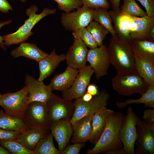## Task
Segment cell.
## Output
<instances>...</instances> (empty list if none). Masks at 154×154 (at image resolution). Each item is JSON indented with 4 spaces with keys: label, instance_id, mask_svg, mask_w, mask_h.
<instances>
[{
    "label": "cell",
    "instance_id": "cell-26",
    "mask_svg": "<svg viewBox=\"0 0 154 154\" xmlns=\"http://www.w3.org/2000/svg\"><path fill=\"white\" fill-rule=\"evenodd\" d=\"M0 128L21 133L28 127L23 119L12 116L0 109Z\"/></svg>",
    "mask_w": 154,
    "mask_h": 154
},
{
    "label": "cell",
    "instance_id": "cell-20",
    "mask_svg": "<svg viewBox=\"0 0 154 154\" xmlns=\"http://www.w3.org/2000/svg\"><path fill=\"white\" fill-rule=\"evenodd\" d=\"M79 71V69L68 66L62 73L55 75L48 85L52 91L58 90L64 91L72 85Z\"/></svg>",
    "mask_w": 154,
    "mask_h": 154
},
{
    "label": "cell",
    "instance_id": "cell-6",
    "mask_svg": "<svg viewBox=\"0 0 154 154\" xmlns=\"http://www.w3.org/2000/svg\"><path fill=\"white\" fill-rule=\"evenodd\" d=\"M139 119L132 107H129L119 135L125 154H135L134 145L138 136L136 126Z\"/></svg>",
    "mask_w": 154,
    "mask_h": 154
},
{
    "label": "cell",
    "instance_id": "cell-11",
    "mask_svg": "<svg viewBox=\"0 0 154 154\" xmlns=\"http://www.w3.org/2000/svg\"><path fill=\"white\" fill-rule=\"evenodd\" d=\"M79 70V72L72 86L62 92V98L72 101L80 98L86 93L94 72L90 65H86Z\"/></svg>",
    "mask_w": 154,
    "mask_h": 154
},
{
    "label": "cell",
    "instance_id": "cell-42",
    "mask_svg": "<svg viewBox=\"0 0 154 154\" xmlns=\"http://www.w3.org/2000/svg\"><path fill=\"white\" fill-rule=\"evenodd\" d=\"M86 92L91 94L93 96L97 95L99 93L98 86L93 83L90 84L88 86Z\"/></svg>",
    "mask_w": 154,
    "mask_h": 154
},
{
    "label": "cell",
    "instance_id": "cell-30",
    "mask_svg": "<svg viewBox=\"0 0 154 154\" xmlns=\"http://www.w3.org/2000/svg\"><path fill=\"white\" fill-rule=\"evenodd\" d=\"M33 154H60V152L54 145L53 136L50 133L39 141L33 151Z\"/></svg>",
    "mask_w": 154,
    "mask_h": 154
},
{
    "label": "cell",
    "instance_id": "cell-21",
    "mask_svg": "<svg viewBox=\"0 0 154 154\" xmlns=\"http://www.w3.org/2000/svg\"><path fill=\"white\" fill-rule=\"evenodd\" d=\"M94 114L80 119L72 126L73 132L71 142L84 143L89 141L92 131V119Z\"/></svg>",
    "mask_w": 154,
    "mask_h": 154
},
{
    "label": "cell",
    "instance_id": "cell-28",
    "mask_svg": "<svg viewBox=\"0 0 154 154\" xmlns=\"http://www.w3.org/2000/svg\"><path fill=\"white\" fill-rule=\"evenodd\" d=\"M108 9L100 7L94 9L93 21H95L107 29L112 37L117 38L112 24L111 18Z\"/></svg>",
    "mask_w": 154,
    "mask_h": 154
},
{
    "label": "cell",
    "instance_id": "cell-38",
    "mask_svg": "<svg viewBox=\"0 0 154 154\" xmlns=\"http://www.w3.org/2000/svg\"><path fill=\"white\" fill-rule=\"evenodd\" d=\"M21 133L0 128V141L16 139Z\"/></svg>",
    "mask_w": 154,
    "mask_h": 154
},
{
    "label": "cell",
    "instance_id": "cell-18",
    "mask_svg": "<svg viewBox=\"0 0 154 154\" xmlns=\"http://www.w3.org/2000/svg\"><path fill=\"white\" fill-rule=\"evenodd\" d=\"M114 112L104 106L95 112L92 119V131L89 142L95 144L104 130L107 123Z\"/></svg>",
    "mask_w": 154,
    "mask_h": 154
},
{
    "label": "cell",
    "instance_id": "cell-29",
    "mask_svg": "<svg viewBox=\"0 0 154 154\" xmlns=\"http://www.w3.org/2000/svg\"><path fill=\"white\" fill-rule=\"evenodd\" d=\"M141 97L137 99H129L123 102H116L119 108H123L131 104H143L146 107L154 108V85H151L148 89L142 93Z\"/></svg>",
    "mask_w": 154,
    "mask_h": 154
},
{
    "label": "cell",
    "instance_id": "cell-24",
    "mask_svg": "<svg viewBox=\"0 0 154 154\" xmlns=\"http://www.w3.org/2000/svg\"><path fill=\"white\" fill-rule=\"evenodd\" d=\"M129 42L135 56L154 64V42L133 39Z\"/></svg>",
    "mask_w": 154,
    "mask_h": 154
},
{
    "label": "cell",
    "instance_id": "cell-13",
    "mask_svg": "<svg viewBox=\"0 0 154 154\" xmlns=\"http://www.w3.org/2000/svg\"><path fill=\"white\" fill-rule=\"evenodd\" d=\"M138 137L136 141L137 154L154 153V129L139 119L136 126Z\"/></svg>",
    "mask_w": 154,
    "mask_h": 154
},
{
    "label": "cell",
    "instance_id": "cell-1",
    "mask_svg": "<svg viewBox=\"0 0 154 154\" xmlns=\"http://www.w3.org/2000/svg\"><path fill=\"white\" fill-rule=\"evenodd\" d=\"M125 117L122 113L114 112L94 146L91 149H88L86 153L98 154L110 149L121 148L122 144L119 135Z\"/></svg>",
    "mask_w": 154,
    "mask_h": 154
},
{
    "label": "cell",
    "instance_id": "cell-17",
    "mask_svg": "<svg viewBox=\"0 0 154 154\" xmlns=\"http://www.w3.org/2000/svg\"><path fill=\"white\" fill-rule=\"evenodd\" d=\"M130 16L132 21V30L129 35L131 40H147L149 32L154 26V16Z\"/></svg>",
    "mask_w": 154,
    "mask_h": 154
},
{
    "label": "cell",
    "instance_id": "cell-27",
    "mask_svg": "<svg viewBox=\"0 0 154 154\" xmlns=\"http://www.w3.org/2000/svg\"><path fill=\"white\" fill-rule=\"evenodd\" d=\"M137 72L150 86L154 85V64L135 56Z\"/></svg>",
    "mask_w": 154,
    "mask_h": 154
},
{
    "label": "cell",
    "instance_id": "cell-5",
    "mask_svg": "<svg viewBox=\"0 0 154 154\" xmlns=\"http://www.w3.org/2000/svg\"><path fill=\"white\" fill-rule=\"evenodd\" d=\"M27 88L25 86L16 92H8L1 94L0 106L6 113L23 119L29 104Z\"/></svg>",
    "mask_w": 154,
    "mask_h": 154
},
{
    "label": "cell",
    "instance_id": "cell-9",
    "mask_svg": "<svg viewBox=\"0 0 154 154\" xmlns=\"http://www.w3.org/2000/svg\"><path fill=\"white\" fill-rule=\"evenodd\" d=\"M94 9L84 6L72 12H63L60 17V22L64 29L73 32L86 28L93 21Z\"/></svg>",
    "mask_w": 154,
    "mask_h": 154
},
{
    "label": "cell",
    "instance_id": "cell-46",
    "mask_svg": "<svg viewBox=\"0 0 154 154\" xmlns=\"http://www.w3.org/2000/svg\"><path fill=\"white\" fill-rule=\"evenodd\" d=\"M93 96L91 94L86 92L80 98L81 100L84 102H88L90 100L93 98Z\"/></svg>",
    "mask_w": 154,
    "mask_h": 154
},
{
    "label": "cell",
    "instance_id": "cell-50",
    "mask_svg": "<svg viewBox=\"0 0 154 154\" xmlns=\"http://www.w3.org/2000/svg\"><path fill=\"white\" fill-rule=\"evenodd\" d=\"M1 94H0V97H1Z\"/></svg>",
    "mask_w": 154,
    "mask_h": 154
},
{
    "label": "cell",
    "instance_id": "cell-32",
    "mask_svg": "<svg viewBox=\"0 0 154 154\" xmlns=\"http://www.w3.org/2000/svg\"><path fill=\"white\" fill-rule=\"evenodd\" d=\"M121 11L122 14L130 16L142 17L147 15L146 13L137 4L135 0H123Z\"/></svg>",
    "mask_w": 154,
    "mask_h": 154
},
{
    "label": "cell",
    "instance_id": "cell-33",
    "mask_svg": "<svg viewBox=\"0 0 154 154\" xmlns=\"http://www.w3.org/2000/svg\"><path fill=\"white\" fill-rule=\"evenodd\" d=\"M0 145L13 154H33L16 139L0 141Z\"/></svg>",
    "mask_w": 154,
    "mask_h": 154
},
{
    "label": "cell",
    "instance_id": "cell-39",
    "mask_svg": "<svg viewBox=\"0 0 154 154\" xmlns=\"http://www.w3.org/2000/svg\"><path fill=\"white\" fill-rule=\"evenodd\" d=\"M136 0L139 1L144 7L148 16L150 17L154 16V0Z\"/></svg>",
    "mask_w": 154,
    "mask_h": 154
},
{
    "label": "cell",
    "instance_id": "cell-45",
    "mask_svg": "<svg viewBox=\"0 0 154 154\" xmlns=\"http://www.w3.org/2000/svg\"><path fill=\"white\" fill-rule=\"evenodd\" d=\"M104 153L106 154H125L123 148H121L110 149Z\"/></svg>",
    "mask_w": 154,
    "mask_h": 154
},
{
    "label": "cell",
    "instance_id": "cell-35",
    "mask_svg": "<svg viewBox=\"0 0 154 154\" xmlns=\"http://www.w3.org/2000/svg\"><path fill=\"white\" fill-rule=\"evenodd\" d=\"M57 3L58 9L64 12L69 13L81 7V0H54Z\"/></svg>",
    "mask_w": 154,
    "mask_h": 154
},
{
    "label": "cell",
    "instance_id": "cell-3",
    "mask_svg": "<svg viewBox=\"0 0 154 154\" xmlns=\"http://www.w3.org/2000/svg\"><path fill=\"white\" fill-rule=\"evenodd\" d=\"M38 10L36 5L31 6L26 11V15L29 17L23 24L15 32L2 36L5 46L20 44L27 40L33 34L32 29L37 23L46 16L55 13L57 11L56 9L46 8L43 9L41 13L37 14Z\"/></svg>",
    "mask_w": 154,
    "mask_h": 154
},
{
    "label": "cell",
    "instance_id": "cell-25",
    "mask_svg": "<svg viewBox=\"0 0 154 154\" xmlns=\"http://www.w3.org/2000/svg\"><path fill=\"white\" fill-rule=\"evenodd\" d=\"M109 12L112 21L114 24L113 27L117 38L122 41L129 42L131 40L129 32L123 15L121 10L119 12H115L111 10Z\"/></svg>",
    "mask_w": 154,
    "mask_h": 154
},
{
    "label": "cell",
    "instance_id": "cell-12",
    "mask_svg": "<svg viewBox=\"0 0 154 154\" xmlns=\"http://www.w3.org/2000/svg\"><path fill=\"white\" fill-rule=\"evenodd\" d=\"M87 61L94 71L96 80L107 75L110 63L106 44L88 50Z\"/></svg>",
    "mask_w": 154,
    "mask_h": 154
},
{
    "label": "cell",
    "instance_id": "cell-8",
    "mask_svg": "<svg viewBox=\"0 0 154 154\" xmlns=\"http://www.w3.org/2000/svg\"><path fill=\"white\" fill-rule=\"evenodd\" d=\"M23 120L28 128L50 129L51 123L47 104L38 101L29 103Z\"/></svg>",
    "mask_w": 154,
    "mask_h": 154
},
{
    "label": "cell",
    "instance_id": "cell-7",
    "mask_svg": "<svg viewBox=\"0 0 154 154\" xmlns=\"http://www.w3.org/2000/svg\"><path fill=\"white\" fill-rule=\"evenodd\" d=\"M110 95L104 90L94 96L90 101L84 102L80 98L74 101L75 110L70 121L73 126L80 119L94 114L102 107L108 104Z\"/></svg>",
    "mask_w": 154,
    "mask_h": 154
},
{
    "label": "cell",
    "instance_id": "cell-2",
    "mask_svg": "<svg viewBox=\"0 0 154 154\" xmlns=\"http://www.w3.org/2000/svg\"><path fill=\"white\" fill-rule=\"evenodd\" d=\"M107 48L110 64L117 73L137 72L135 55L129 42L112 37Z\"/></svg>",
    "mask_w": 154,
    "mask_h": 154
},
{
    "label": "cell",
    "instance_id": "cell-15",
    "mask_svg": "<svg viewBox=\"0 0 154 154\" xmlns=\"http://www.w3.org/2000/svg\"><path fill=\"white\" fill-rule=\"evenodd\" d=\"M25 83L29 93V103L34 101L47 103L52 94L48 85L28 75L26 76Z\"/></svg>",
    "mask_w": 154,
    "mask_h": 154
},
{
    "label": "cell",
    "instance_id": "cell-10",
    "mask_svg": "<svg viewBox=\"0 0 154 154\" xmlns=\"http://www.w3.org/2000/svg\"><path fill=\"white\" fill-rule=\"evenodd\" d=\"M51 124L62 119L70 120L75 110L74 102L52 94L47 103Z\"/></svg>",
    "mask_w": 154,
    "mask_h": 154
},
{
    "label": "cell",
    "instance_id": "cell-16",
    "mask_svg": "<svg viewBox=\"0 0 154 154\" xmlns=\"http://www.w3.org/2000/svg\"><path fill=\"white\" fill-rule=\"evenodd\" d=\"M51 133L55 138L60 153L65 149L72 136L73 129L70 120L62 119L50 124Z\"/></svg>",
    "mask_w": 154,
    "mask_h": 154
},
{
    "label": "cell",
    "instance_id": "cell-44",
    "mask_svg": "<svg viewBox=\"0 0 154 154\" xmlns=\"http://www.w3.org/2000/svg\"><path fill=\"white\" fill-rule=\"evenodd\" d=\"M121 0H109V2L112 10L115 12H119L121 10L120 2Z\"/></svg>",
    "mask_w": 154,
    "mask_h": 154
},
{
    "label": "cell",
    "instance_id": "cell-31",
    "mask_svg": "<svg viewBox=\"0 0 154 154\" xmlns=\"http://www.w3.org/2000/svg\"><path fill=\"white\" fill-rule=\"evenodd\" d=\"M86 28L93 36L98 47L102 46L103 41L109 32L108 30L100 24L93 21Z\"/></svg>",
    "mask_w": 154,
    "mask_h": 154
},
{
    "label": "cell",
    "instance_id": "cell-19",
    "mask_svg": "<svg viewBox=\"0 0 154 154\" xmlns=\"http://www.w3.org/2000/svg\"><path fill=\"white\" fill-rule=\"evenodd\" d=\"M50 129L41 127L28 128L16 139L26 149L33 151L39 141L49 134Z\"/></svg>",
    "mask_w": 154,
    "mask_h": 154
},
{
    "label": "cell",
    "instance_id": "cell-48",
    "mask_svg": "<svg viewBox=\"0 0 154 154\" xmlns=\"http://www.w3.org/2000/svg\"><path fill=\"white\" fill-rule=\"evenodd\" d=\"M10 153L3 146L0 145V154H10Z\"/></svg>",
    "mask_w": 154,
    "mask_h": 154
},
{
    "label": "cell",
    "instance_id": "cell-49",
    "mask_svg": "<svg viewBox=\"0 0 154 154\" xmlns=\"http://www.w3.org/2000/svg\"><path fill=\"white\" fill-rule=\"evenodd\" d=\"M19 1L22 3H24L27 0H19Z\"/></svg>",
    "mask_w": 154,
    "mask_h": 154
},
{
    "label": "cell",
    "instance_id": "cell-4",
    "mask_svg": "<svg viewBox=\"0 0 154 154\" xmlns=\"http://www.w3.org/2000/svg\"><path fill=\"white\" fill-rule=\"evenodd\" d=\"M112 83L114 90L125 96L135 93L141 94L150 86L137 72L117 73L112 78Z\"/></svg>",
    "mask_w": 154,
    "mask_h": 154
},
{
    "label": "cell",
    "instance_id": "cell-41",
    "mask_svg": "<svg viewBox=\"0 0 154 154\" xmlns=\"http://www.w3.org/2000/svg\"><path fill=\"white\" fill-rule=\"evenodd\" d=\"M13 11V8L8 1L0 0V11L4 13H8L9 11Z\"/></svg>",
    "mask_w": 154,
    "mask_h": 154
},
{
    "label": "cell",
    "instance_id": "cell-40",
    "mask_svg": "<svg viewBox=\"0 0 154 154\" xmlns=\"http://www.w3.org/2000/svg\"><path fill=\"white\" fill-rule=\"evenodd\" d=\"M143 118L148 125L154 129V110L147 109L144 111Z\"/></svg>",
    "mask_w": 154,
    "mask_h": 154
},
{
    "label": "cell",
    "instance_id": "cell-37",
    "mask_svg": "<svg viewBox=\"0 0 154 154\" xmlns=\"http://www.w3.org/2000/svg\"><path fill=\"white\" fill-rule=\"evenodd\" d=\"M84 143H76L66 147L60 154H78L84 146Z\"/></svg>",
    "mask_w": 154,
    "mask_h": 154
},
{
    "label": "cell",
    "instance_id": "cell-23",
    "mask_svg": "<svg viewBox=\"0 0 154 154\" xmlns=\"http://www.w3.org/2000/svg\"><path fill=\"white\" fill-rule=\"evenodd\" d=\"M11 55L13 58L22 56L38 62L48 54L34 44L24 42L20 43L19 46L12 50Z\"/></svg>",
    "mask_w": 154,
    "mask_h": 154
},
{
    "label": "cell",
    "instance_id": "cell-47",
    "mask_svg": "<svg viewBox=\"0 0 154 154\" xmlns=\"http://www.w3.org/2000/svg\"><path fill=\"white\" fill-rule=\"evenodd\" d=\"M147 40L154 42V26L151 28L149 32Z\"/></svg>",
    "mask_w": 154,
    "mask_h": 154
},
{
    "label": "cell",
    "instance_id": "cell-34",
    "mask_svg": "<svg viewBox=\"0 0 154 154\" xmlns=\"http://www.w3.org/2000/svg\"><path fill=\"white\" fill-rule=\"evenodd\" d=\"M74 37L80 38L87 47L90 49L98 47L97 44L93 36L86 28L78 30L72 32Z\"/></svg>",
    "mask_w": 154,
    "mask_h": 154
},
{
    "label": "cell",
    "instance_id": "cell-14",
    "mask_svg": "<svg viewBox=\"0 0 154 154\" xmlns=\"http://www.w3.org/2000/svg\"><path fill=\"white\" fill-rule=\"evenodd\" d=\"M74 38L73 44L65 55V60L68 66L79 69L86 65L88 50L80 38Z\"/></svg>",
    "mask_w": 154,
    "mask_h": 154
},
{
    "label": "cell",
    "instance_id": "cell-43",
    "mask_svg": "<svg viewBox=\"0 0 154 154\" xmlns=\"http://www.w3.org/2000/svg\"><path fill=\"white\" fill-rule=\"evenodd\" d=\"M12 22V20L9 19L6 21H1L0 20V29L3 26L10 24ZM0 47L4 51L6 49L4 45V42L2 37L0 35Z\"/></svg>",
    "mask_w": 154,
    "mask_h": 154
},
{
    "label": "cell",
    "instance_id": "cell-22",
    "mask_svg": "<svg viewBox=\"0 0 154 154\" xmlns=\"http://www.w3.org/2000/svg\"><path fill=\"white\" fill-rule=\"evenodd\" d=\"M65 59L64 54L57 55L56 49H54L49 54L38 62L40 71L38 80L43 81L48 77L54 72L60 63Z\"/></svg>",
    "mask_w": 154,
    "mask_h": 154
},
{
    "label": "cell",
    "instance_id": "cell-36",
    "mask_svg": "<svg viewBox=\"0 0 154 154\" xmlns=\"http://www.w3.org/2000/svg\"><path fill=\"white\" fill-rule=\"evenodd\" d=\"M82 5L87 7L95 9L102 7L109 9L110 5L108 0H81Z\"/></svg>",
    "mask_w": 154,
    "mask_h": 154
}]
</instances>
